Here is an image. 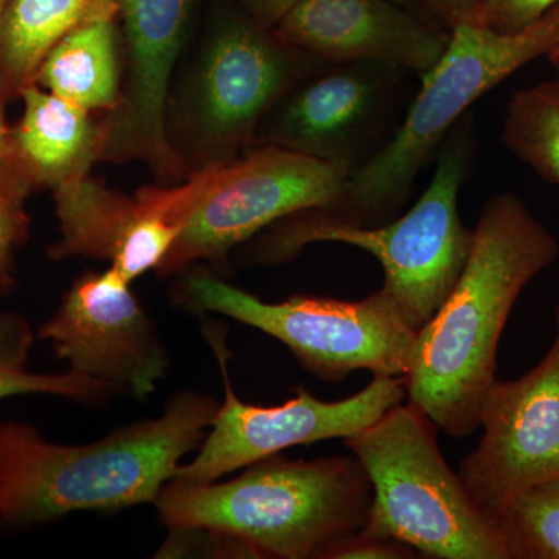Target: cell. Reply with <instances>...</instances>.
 <instances>
[{"mask_svg": "<svg viewBox=\"0 0 559 559\" xmlns=\"http://www.w3.org/2000/svg\"><path fill=\"white\" fill-rule=\"evenodd\" d=\"M559 255L557 238L516 194L489 198L468 261L432 319L419 329L404 377L412 406L452 437L479 429L481 399L498 371V349L525 286Z\"/></svg>", "mask_w": 559, "mask_h": 559, "instance_id": "1", "label": "cell"}, {"mask_svg": "<svg viewBox=\"0 0 559 559\" xmlns=\"http://www.w3.org/2000/svg\"><path fill=\"white\" fill-rule=\"evenodd\" d=\"M219 406L182 390L159 417L73 447L44 439L27 423H0V525L35 528L76 511L156 503L182 459L200 450Z\"/></svg>", "mask_w": 559, "mask_h": 559, "instance_id": "2", "label": "cell"}, {"mask_svg": "<svg viewBox=\"0 0 559 559\" xmlns=\"http://www.w3.org/2000/svg\"><path fill=\"white\" fill-rule=\"evenodd\" d=\"M476 154L474 117L466 112L441 143L428 189L406 215L364 227L341 223L319 209L304 210L252 238L242 249L246 263H288L316 242L355 246L377 257L384 271L382 289L419 331L450 296L473 248L474 229L460 218L459 194Z\"/></svg>", "mask_w": 559, "mask_h": 559, "instance_id": "3", "label": "cell"}, {"mask_svg": "<svg viewBox=\"0 0 559 559\" xmlns=\"http://www.w3.org/2000/svg\"><path fill=\"white\" fill-rule=\"evenodd\" d=\"M371 485L355 455L289 460L275 454L235 479L168 481L156 500L167 528L202 527L237 536L260 558H312L342 533L362 528Z\"/></svg>", "mask_w": 559, "mask_h": 559, "instance_id": "4", "label": "cell"}, {"mask_svg": "<svg viewBox=\"0 0 559 559\" xmlns=\"http://www.w3.org/2000/svg\"><path fill=\"white\" fill-rule=\"evenodd\" d=\"M557 47L559 5L521 32L499 33L473 21L454 25L447 51L421 79L392 138L349 175L333 207L319 210L355 226H381L395 219L419 173L471 106Z\"/></svg>", "mask_w": 559, "mask_h": 559, "instance_id": "5", "label": "cell"}, {"mask_svg": "<svg viewBox=\"0 0 559 559\" xmlns=\"http://www.w3.org/2000/svg\"><path fill=\"white\" fill-rule=\"evenodd\" d=\"M437 432L421 411L401 403L344 440L371 485L360 530L428 558L510 559L498 522L448 465Z\"/></svg>", "mask_w": 559, "mask_h": 559, "instance_id": "6", "label": "cell"}, {"mask_svg": "<svg viewBox=\"0 0 559 559\" xmlns=\"http://www.w3.org/2000/svg\"><path fill=\"white\" fill-rule=\"evenodd\" d=\"M352 175L347 167L275 145H253L240 156L191 173L180 186L138 193L179 230L156 272L218 263L272 224L311 209H331Z\"/></svg>", "mask_w": 559, "mask_h": 559, "instance_id": "7", "label": "cell"}, {"mask_svg": "<svg viewBox=\"0 0 559 559\" xmlns=\"http://www.w3.org/2000/svg\"><path fill=\"white\" fill-rule=\"evenodd\" d=\"M326 66L246 14L221 20L168 102V142L186 178L255 145L260 124L280 98Z\"/></svg>", "mask_w": 559, "mask_h": 559, "instance_id": "8", "label": "cell"}, {"mask_svg": "<svg viewBox=\"0 0 559 559\" xmlns=\"http://www.w3.org/2000/svg\"><path fill=\"white\" fill-rule=\"evenodd\" d=\"M176 299L187 310L215 312L270 334L320 381L341 382L356 370L404 378L414 364L418 331L382 288L362 300L296 294L270 304L194 270L178 283Z\"/></svg>", "mask_w": 559, "mask_h": 559, "instance_id": "9", "label": "cell"}, {"mask_svg": "<svg viewBox=\"0 0 559 559\" xmlns=\"http://www.w3.org/2000/svg\"><path fill=\"white\" fill-rule=\"evenodd\" d=\"M407 70L385 62H336L290 87L257 132L255 145L358 170L399 128L412 92Z\"/></svg>", "mask_w": 559, "mask_h": 559, "instance_id": "10", "label": "cell"}, {"mask_svg": "<svg viewBox=\"0 0 559 559\" xmlns=\"http://www.w3.org/2000/svg\"><path fill=\"white\" fill-rule=\"evenodd\" d=\"M223 370L226 400L198 450L197 457L180 465L170 481L212 484L293 447L348 439L381 418L406 399L404 378L374 377L349 399L322 401L299 389L280 406H253L238 399L226 370L223 341L210 336Z\"/></svg>", "mask_w": 559, "mask_h": 559, "instance_id": "11", "label": "cell"}, {"mask_svg": "<svg viewBox=\"0 0 559 559\" xmlns=\"http://www.w3.org/2000/svg\"><path fill=\"white\" fill-rule=\"evenodd\" d=\"M554 344L538 366L514 381L496 378L481 399L476 450L459 476L492 511L525 489L559 477V301Z\"/></svg>", "mask_w": 559, "mask_h": 559, "instance_id": "12", "label": "cell"}, {"mask_svg": "<svg viewBox=\"0 0 559 559\" xmlns=\"http://www.w3.org/2000/svg\"><path fill=\"white\" fill-rule=\"evenodd\" d=\"M130 285L112 266L81 275L38 334L69 371L143 400L167 374L168 355Z\"/></svg>", "mask_w": 559, "mask_h": 559, "instance_id": "13", "label": "cell"}, {"mask_svg": "<svg viewBox=\"0 0 559 559\" xmlns=\"http://www.w3.org/2000/svg\"><path fill=\"white\" fill-rule=\"evenodd\" d=\"M274 33L330 64L385 62L419 80L439 64L451 39L439 21L393 0H300Z\"/></svg>", "mask_w": 559, "mask_h": 559, "instance_id": "14", "label": "cell"}, {"mask_svg": "<svg viewBox=\"0 0 559 559\" xmlns=\"http://www.w3.org/2000/svg\"><path fill=\"white\" fill-rule=\"evenodd\" d=\"M124 68L119 105L105 119L110 148L159 160L170 151L167 109L173 70L182 49L191 0H119Z\"/></svg>", "mask_w": 559, "mask_h": 559, "instance_id": "15", "label": "cell"}, {"mask_svg": "<svg viewBox=\"0 0 559 559\" xmlns=\"http://www.w3.org/2000/svg\"><path fill=\"white\" fill-rule=\"evenodd\" d=\"M60 240L51 260L72 257L108 260L127 282L156 271L179 230L139 193L130 198L90 175L53 190Z\"/></svg>", "mask_w": 559, "mask_h": 559, "instance_id": "16", "label": "cell"}, {"mask_svg": "<svg viewBox=\"0 0 559 559\" xmlns=\"http://www.w3.org/2000/svg\"><path fill=\"white\" fill-rule=\"evenodd\" d=\"M24 112L11 128L14 151L33 190H55L90 175L102 162L103 124L90 110L32 84L22 91Z\"/></svg>", "mask_w": 559, "mask_h": 559, "instance_id": "17", "label": "cell"}, {"mask_svg": "<svg viewBox=\"0 0 559 559\" xmlns=\"http://www.w3.org/2000/svg\"><path fill=\"white\" fill-rule=\"evenodd\" d=\"M119 0H5L0 11V94L20 98L70 33L119 17Z\"/></svg>", "mask_w": 559, "mask_h": 559, "instance_id": "18", "label": "cell"}, {"mask_svg": "<svg viewBox=\"0 0 559 559\" xmlns=\"http://www.w3.org/2000/svg\"><path fill=\"white\" fill-rule=\"evenodd\" d=\"M35 84L92 114H109L121 94L116 20H100L70 33L47 55Z\"/></svg>", "mask_w": 559, "mask_h": 559, "instance_id": "19", "label": "cell"}, {"mask_svg": "<svg viewBox=\"0 0 559 559\" xmlns=\"http://www.w3.org/2000/svg\"><path fill=\"white\" fill-rule=\"evenodd\" d=\"M33 342L35 336L27 320L0 311V400L16 395H53L80 404H95L116 393L105 382L73 371L58 374L28 371Z\"/></svg>", "mask_w": 559, "mask_h": 559, "instance_id": "20", "label": "cell"}, {"mask_svg": "<svg viewBox=\"0 0 559 559\" xmlns=\"http://www.w3.org/2000/svg\"><path fill=\"white\" fill-rule=\"evenodd\" d=\"M502 140L540 178L559 186V76L511 97Z\"/></svg>", "mask_w": 559, "mask_h": 559, "instance_id": "21", "label": "cell"}, {"mask_svg": "<svg viewBox=\"0 0 559 559\" xmlns=\"http://www.w3.org/2000/svg\"><path fill=\"white\" fill-rule=\"evenodd\" d=\"M491 513L510 559H559V477L525 489Z\"/></svg>", "mask_w": 559, "mask_h": 559, "instance_id": "22", "label": "cell"}, {"mask_svg": "<svg viewBox=\"0 0 559 559\" xmlns=\"http://www.w3.org/2000/svg\"><path fill=\"white\" fill-rule=\"evenodd\" d=\"M157 558H260L245 540L212 528H168Z\"/></svg>", "mask_w": 559, "mask_h": 559, "instance_id": "23", "label": "cell"}, {"mask_svg": "<svg viewBox=\"0 0 559 559\" xmlns=\"http://www.w3.org/2000/svg\"><path fill=\"white\" fill-rule=\"evenodd\" d=\"M312 558L318 559H409L414 549L396 539L369 535L364 530L342 533L320 546Z\"/></svg>", "mask_w": 559, "mask_h": 559, "instance_id": "24", "label": "cell"}, {"mask_svg": "<svg viewBox=\"0 0 559 559\" xmlns=\"http://www.w3.org/2000/svg\"><path fill=\"white\" fill-rule=\"evenodd\" d=\"M557 5L559 0H480L471 21L499 33L521 32Z\"/></svg>", "mask_w": 559, "mask_h": 559, "instance_id": "25", "label": "cell"}, {"mask_svg": "<svg viewBox=\"0 0 559 559\" xmlns=\"http://www.w3.org/2000/svg\"><path fill=\"white\" fill-rule=\"evenodd\" d=\"M28 237V216L24 201L0 197V290L14 286V252Z\"/></svg>", "mask_w": 559, "mask_h": 559, "instance_id": "26", "label": "cell"}, {"mask_svg": "<svg viewBox=\"0 0 559 559\" xmlns=\"http://www.w3.org/2000/svg\"><path fill=\"white\" fill-rule=\"evenodd\" d=\"M2 102L0 94V197L24 201L33 189L17 162L11 128L3 117Z\"/></svg>", "mask_w": 559, "mask_h": 559, "instance_id": "27", "label": "cell"}, {"mask_svg": "<svg viewBox=\"0 0 559 559\" xmlns=\"http://www.w3.org/2000/svg\"><path fill=\"white\" fill-rule=\"evenodd\" d=\"M299 2L300 0H241L246 16L270 31H274L278 22Z\"/></svg>", "mask_w": 559, "mask_h": 559, "instance_id": "28", "label": "cell"}, {"mask_svg": "<svg viewBox=\"0 0 559 559\" xmlns=\"http://www.w3.org/2000/svg\"><path fill=\"white\" fill-rule=\"evenodd\" d=\"M426 3L430 14L451 31L460 22L473 20L480 0H426Z\"/></svg>", "mask_w": 559, "mask_h": 559, "instance_id": "29", "label": "cell"}, {"mask_svg": "<svg viewBox=\"0 0 559 559\" xmlns=\"http://www.w3.org/2000/svg\"><path fill=\"white\" fill-rule=\"evenodd\" d=\"M393 2L400 3V5L407 7V9L419 11V13L428 14V16L433 17L432 14H430L426 0H393ZM433 20H436V17H433Z\"/></svg>", "mask_w": 559, "mask_h": 559, "instance_id": "30", "label": "cell"}, {"mask_svg": "<svg viewBox=\"0 0 559 559\" xmlns=\"http://www.w3.org/2000/svg\"><path fill=\"white\" fill-rule=\"evenodd\" d=\"M547 57H549L550 64L554 66L555 70H557L559 76V47H557L555 50H551Z\"/></svg>", "mask_w": 559, "mask_h": 559, "instance_id": "31", "label": "cell"}, {"mask_svg": "<svg viewBox=\"0 0 559 559\" xmlns=\"http://www.w3.org/2000/svg\"><path fill=\"white\" fill-rule=\"evenodd\" d=\"M3 3H5V0H0V11H2Z\"/></svg>", "mask_w": 559, "mask_h": 559, "instance_id": "32", "label": "cell"}]
</instances>
